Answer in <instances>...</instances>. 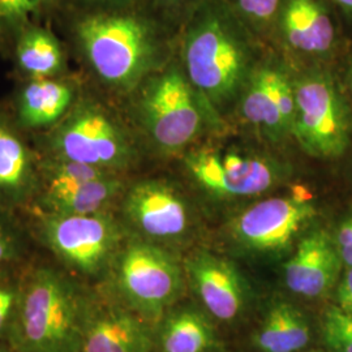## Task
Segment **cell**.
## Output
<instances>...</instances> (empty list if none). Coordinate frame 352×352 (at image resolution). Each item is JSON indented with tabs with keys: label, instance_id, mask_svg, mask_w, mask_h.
Masks as SVG:
<instances>
[{
	"label": "cell",
	"instance_id": "cell-10",
	"mask_svg": "<svg viewBox=\"0 0 352 352\" xmlns=\"http://www.w3.org/2000/svg\"><path fill=\"white\" fill-rule=\"evenodd\" d=\"M187 164L204 188L227 197L260 195L274 187L280 175L272 161L241 151H200L188 157Z\"/></svg>",
	"mask_w": 352,
	"mask_h": 352
},
{
	"label": "cell",
	"instance_id": "cell-9",
	"mask_svg": "<svg viewBox=\"0 0 352 352\" xmlns=\"http://www.w3.org/2000/svg\"><path fill=\"white\" fill-rule=\"evenodd\" d=\"M118 280L129 304L149 317L174 302L182 283L175 260L148 240L126 244L119 257Z\"/></svg>",
	"mask_w": 352,
	"mask_h": 352
},
{
	"label": "cell",
	"instance_id": "cell-5",
	"mask_svg": "<svg viewBox=\"0 0 352 352\" xmlns=\"http://www.w3.org/2000/svg\"><path fill=\"white\" fill-rule=\"evenodd\" d=\"M135 91L136 122L154 149L171 154L199 135L202 126L199 94L180 68L168 65L158 69Z\"/></svg>",
	"mask_w": 352,
	"mask_h": 352
},
{
	"label": "cell",
	"instance_id": "cell-2",
	"mask_svg": "<svg viewBox=\"0 0 352 352\" xmlns=\"http://www.w3.org/2000/svg\"><path fill=\"white\" fill-rule=\"evenodd\" d=\"M183 25L186 75L218 113L240 100L253 67L254 32L226 0H200Z\"/></svg>",
	"mask_w": 352,
	"mask_h": 352
},
{
	"label": "cell",
	"instance_id": "cell-7",
	"mask_svg": "<svg viewBox=\"0 0 352 352\" xmlns=\"http://www.w3.org/2000/svg\"><path fill=\"white\" fill-rule=\"evenodd\" d=\"M294 136L302 151L318 158H336L350 144L347 107L325 74L302 76L295 84Z\"/></svg>",
	"mask_w": 352,
	"mask_h": 352
},
{
	"label": "cell",
	"instance_id": "cell-19",
	"mask_svg": "<svg viewBox=\"0 0 352 352\" xmlns=\"http://www.w3.org/2000/svg\"><path fill=\"white\" fill-rule=\"evenodd\" d=\"M337 244L322 230L302 238L285 266L286 283L292 292L317 298L331 289L340 267Z\"/></svg>",
	"mask_w": 352,
	"mask_h": 352
},
{
	"label": "cell",
	"instance_id": "cell-1",
	"mask_svg": "<svg viewBox=\"0 0 352 352\" xmlns=\"http://www.w3.org/2000/svg\"><path fill=\"white\" fill-rule=\"evenodd\" d=\"M52 21L90 77L122 94L133 93L162 68L173 23L146 0L111 7L67 4Z\"/></svg>",
	"mask_w": 352,
	"mask_h": 352
},
{
	"label": "cell",
	"instance_id": "cell-8",
	"mask_svg": "<svg viewBox=\"0 0 352 352\" xmlns=\"http://www.w3.org/2000/svg\"><path fill=\"white\" fill-rule=\"evenodd\" d=\"M37 232L63 264L88 276L101 272L120 240L119 226L109 212L38 213Z\"/></svg>",
	"mask_w": 352,
	"mask_h": 352
},
{
	"label": "cell",
	"instance_id": "cell-30",
	"mask_svg": "<svg viewBox=\"0 0 352 352\" xmlns=\"http://www.w3.org/2000/svg\"><path fill=\"white\" fill-rule=\"evenodd\" d=\"M338 307L342 311L352 315V267L344 273L337 291Z\"/></svg>",
	"mask_w": 352,
	"mask_h": 352
},
{
	"label": "cell",
	"instance_id": "cell-18",
	"mask_svg": "<svg viewBox=\"0 0 352 352\" xmlns=\"http://www.w3.org/2000/svg\"><path fill=\"white\" fill-rule=\"evenodd\" d=\"M45 21L32 20L6 38L12 42L14 67L23 80L69 75V50Z\"/></svg>",
	"mask_w": 352,
	"mask_h": 352
},
{
	"label": "cell",
	"instance_id": "cell-33",
	"mask_svg": "<svg viewBox=\"0 0 352 352\" xmlns=\"http://www.w3.org/2000/svg\"><path fill=\"white\" fill-rule=\"evenodd\" d=\"M329 1L337 6L342 12L352 16V0H329Z\"/></svg>",
	"mask_w": 352,
	"mask_h": 352
},
{
	"label": "cell",
	"instance_id": "cell-28",
	"mask_svg": "<svg viewBox=\"0 0 352 352\" xmlns=\"http://www.w3.org/2000/svg\"><path fill=\"white\" fill-rule=\"evenodd\" d=\"M154 10L162 13L164 17L174 21L179 17H183V23L187 19L189 12L200 0H146Z\"/></svg>",
	"mask_w": 352,
	"mask_h": 352
},
{
	"label": "cell",
	"instance_id": "cell-21",
	"mask_svg": "<svg viewBox=\"0 0 352 352\" xmlns=\"http://www.w3.org/2000/svg\"><path fill=\"white\" fill-rule=\"evenodd\" d=\"M309 337L304 316L289 302H277L265 317L256 344L263 352H296L308 344Z\"/></svg>",
	"mask_w": 352,
	"mask_h": 352
},
{
	"label": "cell",
	"instance_id": "cell-26",
	"mask_svg": "<svg viewBox=\"0 0 352 352\" xmlns=\"http://www.w3.org/2000/svg\"><path fill=\"white\" fill-rule=\"evenodd\" d=\"M25 232L13 218L12 210L0 206V265L11 264L25 253Z\"/></svg>",
	"mask_w": 352,
	"mask_h": 352
},
{
	"label": "cell",
	"instance_id": "cell-32",
	"mask_svg": "<svg viewBox=\"0 0 352 352\" xmlns=\"http://www.w3.org/2000/svg\"><path fill=\"white\" fill-rule=\"evenodd\" d=\"M65 3V0H45V6H46V12H47V20H49V24H51L52 21V17L55 16V13L58 12L63 4Z\"/></svg>",
	"mask_w": 352,
	"mask_h": 352
},
{
	"label": "cell",
	"instance_id": "cell-15",
	"mask_svg": "<svg viewBox=\"0 0 352 352\" xmlns=\"http://www.w3.org/2000/svg\"><path fill=\"white\" fill-rule=\"evenodd\" d=\"M38 153L30 136L0 104V206L16 209L34 201L39 188Z\"/></svg>",
	"mask_w": 352,
	"mask_h": 352
},
{
	"label": "cell",
	"instance_id": "cell-11",
	"mask_svg": "<svg viewBox=\"0 0 352 352\" xmlns=\"http://www.w3.org/2000/svg\"><path fill=\"white\" fill-rule=\"evenodd\" d=\"M122 210L126 222L149 239L177 238L188 227L184 199L170 183L160 179H142L126 187Z\"/></svg>",
	"mask_w": 352,
	"mask_h": 352
},
{
	"label": "cell",
	"instance_id": "cell-31",
	"mask_svg": "<svg viewBox=\"0 0 352 352\" xmlns=\"http://www.w3.org/2000/svg\"><path fill=\"white\" fill-rule=\"evenodd\" d=\"M138 0H65L63 6H76V7H111L133 3Z\"/></svg>",
	"mask_w": 352,
	"mask_h": 352
},
{
	"label": "cell",
	"instance_id": "cell-13",
	"mask_svg": "<svg viewBox=\"0 0 352 352\" xmlns=\"http://www.w3.org/2000/svg\"><path fill=\"white\" fill-rule=\"evenodd\" d=\"M84 89L75 75L21 80L10 107L16 124L26 135L50 131L72 110Z\"/></svg>",
	"mask_w": 352,
	"mask_h": 352
},
{
	"label": "cell",
	"instance_id": "cell-4",
	"mask_svg": "<svg viewBox=\"0 0 352 352\" xmlns=\"http://www.w3.org/2000/svg\"><path fill=\"white\" fill-rule=\"evenodd\" d=\"M85 299L60 272L42 266L30 276L13 318L21 352H80Z\"/></svg>",
	"mask_w": 352,
	"mask_h": 352
},
{
	"label": "cell",
	"instance_id": "cell-34",
	"mask_svg": "<svg viewBox=\"0 0 352 352\" xmlns=\"http://www.w3.org/2000/svg\"><path fill=\"white\" fill-rule=\"evenodd\" d=\"M351 88H352V75H351Z\"/></svg>",
	"mask_w": 352,
	"mask_h": 352
},
{
	"label": "cell",
	"instance_id": "cell-6",
	"mask_svg": "<svg viewBox=\"0 0 352 352\" xmlns=\"http://www.w3.org/2000/svg\"><path fill=\"white\" fill-rule=\"evenodd\" d=\"M39 188L33 204L38 213L97 214L109 212L123 196L120 174L38 154Z\"/></svg>",
	"mask_w": 352,
	"mask_h": 352
},
{
	"label": "cell",
	"instance_id": "cell-20",
	"mask_svg": "<svg viewBox=\"0 0 352 352\" xmlns=\"http://www.w3.org/2000/svg\"><path fill=\"white\" fill-rule=\"evenodd\" d=\"M189 270L201 302L214 317L231 321L240 315L245 295L234 265L212 254H199L190 261Z\"/></svg>",
	"mask_w": 352,
	"mask_h": 352
},
{
	"label": "cell",
	"instance_id": "cell-16",
	"mask_svg": "<svg viewBox=\"0 0 352 352\" xmlns=\"http://www.w3.org/2000/svg\"><path fill=\"white\" fill-rule=\"evenodd\" d=\"M144 322L122 307L85 300L80 352H151Z\"/></svg>",
	"mask_w": 352,
	"mask_h": 352
},
{
	"label": "cell",
	"instance_id": "cell-22",
	"mask_svg": "<svg viewBox=\"0 0 352 352\" xmlns=\"http://www.w3.org/2000/svg\"><path fill=\"white\" fill-rule=\"evenodd\" d=\"M161 342L164 352H205L213 344V330L201 315L184 311L166 321Z\"/></svg>",
	"mask_w": 352,
	"mask_h": 352
},
{
	"label": "cell",
	"instance_id": "cell-12",
	"mask_svg": "<svg viewBox=\"0 0 352 352\" xmlns=\"http://www.w3.org/2000/svg\"><path fill=\"white\" fill-rule=\"evenodd\" d=\"M316 215L314 204L304 195L272 197L247 209L235 222L243 244L257 251H278Z\"/></svg>",
	"mask_w": 352,
	"mask_h": 352
},
{
	"label": "cell",
	"instance_id": "cell-24",
	"mask_svg": "<svg viewBox=\"0 0 352 352\" xmlns=\"http://www.w3.org/2000/svg\"><path fill=\"white\" fill-rule=\"evenodd\" d=\"M226 3L256 33L273 29L283 0H226Z\"/></svg>",
	"mask_w": 352,
	"mask_h": 352
},
{
	"label": "cell",
	"instance_id": "cell-27",
	"mask_svg": "<svg viewBox=\"0 0 352 352\" xmlns=\"http://www.w3.org/2000/svg\"><path fill=\"white\" fill-rule=\"evenodd\" d=\"M20 299V289L10 282H0V333L12 324Z\"/></svg>",
	"mask_w": 352,
	"mask_h": 352
},
{
	"label": "cell",
	"instance_id": "cell-3",
	"mask_svg": "<svg viewBox=\"0 0 352 352\" xmlns=\"http://www.w3.org/2000/svg\"><path fill=\"white\" fill-rule=\"evenodd\" d=\"M30 140L41 155L120 175L139 161L136 141L126 126L85 91L62 122Z\"/></svg>",
	"mask_w": 352,
	"mask_h": 352
},
{
	"label": "cell",
	"instance_id": "cell-14",
	"mask_svg": "<svg viewBox=\"0 0 352 352\" xmlns=\"http://www.w3.org/2000/svg\"><path fill=\"white\" fill-rule=\"evenodd\" d=\"M240 100L243 116L270 139H282L292 133L295 84L279 68L254 69Z\"/></svg>",
	"mask_w": 352,
	"mask_h": 352
},
{
	"label": "cell",
	"instance_id": "cell-29",
	"mask_svg": "<svg viewBox=\"0 0 352 352\" xmlns=\"http://www.w3.org/2000/svg\"><path fill=\"white\" fill-rule=\"evenodd\" d=\"M337 248L342 261L352 267V217L346 219L338 228Z\"/></svg>",
	"mask_w": 352,
	"mask_h": 352
},
{
	"label": "cell",
	"instance_id": "cell-25",
	"mask_svg": "<svg viewBox=\"0 0 352 352\" xmlns=\"http://www.w3.org/2000/svg\"><path fill=\"white\" fill-rule=\"evenodd\" d=\"M322 336L334 352H352V315L329 307L322 317Z\"/></svg>",
	"mask_w": 352,
	"mask_h": 352
},
{
	"label": "cell",
	"instance_id": "cell-35",
	"mask_svg": "<svg viewBox=\"0 0 352 352\" xmlns=\"http://www.w3.org/2000/svg\"><path fill=\"white\" fill-rule=\"evenodd\" d=\"M0 41H1V36H0Z\"/></svg>",
	"mask_w": 352,
	"mask_h": 352
},
{
	"label": "cell",
	"instance_id": "cell-23",
	"mask_svg": "<svg viewBox=\"0 0 352 352\" xmlns=\"http://www.w3.org/2000/svg\"><path fill=\"white\" fill-rule=\"evenodd\" d=\"M32 20L49 23L45 0H0L1 39Z\"/></svg>",
	"mask_w": 352,
	"mask_h": 352
},
{
	"label": "cell",
	"instance_id": "cell-17",
	"mask_svg": "<svg viewBox=\"0 0 352 352\" xmlns=\"http://www.w3.org/2000/svg\"><path fill=\"white\" fill-rule=\"evenodd\" d=\"M327 1L283 0L273 29L292 50L325 54L337 39V25Z\"/></svg>",
	"mask_w": 352,
	"mask_h": 352
}]
</instances>
